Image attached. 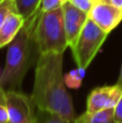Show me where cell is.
<instances>
[{"label": "cell", "instance_id": "11", "mask_svg": "<svg viewBox=\"0 0 122 123\" xmlns=\"http://www.w3.org/2000/svg\"><path fill=\"white\" fill-rule=\"evenodd\" d=\"M34 123H73L62 118L60 115L45 109L37 108Z\"/></svg>", "mask_w": 122, "mask_h": 123}, {"label": "cell", "instance_id": "18", "mask_svg": "<svg viewBox=\"0 0 122 123\" xmlns=\"http://www.w3.org/2000/svg\"><path fill=\"white\" fill-rule=\"evenodd\" d=\"M115 118L119 123H122V96L117 106L115 107Z\"/></svg>", "mask_w": 122, "mask_h": 123}, {"label": "cell", "instance_id": "15", "mask_svg": "<svg viewBox=\"0 0 122 123\" xmlns=\"http://www.w3.org/2000/svg\"><path fill=\"white\" fill-rule=\"evenodd\" d=\"M13 12H17L14 0H2L0 2V26Z\"/></svg>", "mask_w": 122, "mask_h": 123}, {"label": "cell", "instance_id": "6", "mask_svg": "<svg viewBox=\"0 0 122 123\" xmlns=\"http://www.w3.org/2000/svg\"><path fill=\"white\" fill-rule=\"evenodd\" d=\"M121 96L122 86L118 83L115 85L96 87L89 94L85 111L95 112V111L115 108L120 100Z\"/></svg>", "mask_w": 122, "mask_h": 123}, {"label": "cell", "instance_id": "9", "mask_svg": "<svg viewBox=\"0 0 122 123\" xmlns=\"http://www.w3.org/2000/svg\"><path fill=\"white\" fill-rule=\"evenodd\" d=\"M25 24V18L18 12H13L0 26V49L8 45L15 38Z\"/></svg>", "mask_w": 122, "mask_h": 123}, {"label": "cell", "instance_id": "22", "mask_svg": "<svg viewBox=\"0 0 122 123\" xmlns=\"http://www.w3.org/2000/svg\"><path fill=\"white\" fill-rule=\"evenodd\" d=\"M1 1H2V0H0V2H1Z\"/></svg>", "mask_w": 122, "mask_h": 123}, {"label": "cell", "instance_id": "20", "mask_svg": "<svg viewBox=\"0 0 122 123\" xmlns=\"http://www.w3.org/2000/svg\"><path fill=\"white\" fill-rule=\"evenodd\" d=\"M119 85L122 86V65H121V70H120V74H119V78H118V81H117Z\"/></svg>", "mask_w": 122, "mask_h": 123}, {"label": "cell", "instance_id": "4", "mask_svg": "<svg viewBox=\"0 0 122 123\" xmlns=\"http://www.w3.org/2000/svg\"><path fill=\"white\" fill-rule=\"evenodd\" d=\"M108 34L89 17L75 45L70 48L78 68L85 70L106 41Z\"/></svg>", "mask_w": 122, "mask_h": 123}, {"label": "cell", "instance_id": "14", "mask_svg": "<svg viewBox=\"0 0 122 123\" xmlns=\"http://www.w3.org/2000/svg\"><path fill=\"white\" fill-rule=\"evenodd\" d=\"M83 71L84 70L78 68V69L70 71L66 77H64L65 83H66L67 86L73 87V89L79 87L80 84H81V79H82V76H83Z\"/></svg>", "mask_w": 122, "mask_h": 123}, {"label": "cell", "instance_id": "17", "mask_svg": "<svg viewBox=\"0 0 122 123\" xmlns=\"http://www.w3.org/2000/svg\"><path fill=\"white\" fill-rule=\"evenodd\" d=\"M69 2L73 3L76 8H78L79 10L83 11V12H85V13H88V14L90 13V11L92 10L93 6H94L92 0H69Z\"/></svg>", "mask_w": 122, "mask_h": 123}, {"label": "cell", "instance_id": "1", "mask_svg": "<svg viewBox=\"0 0 122 123\" xmlns=\"http://www.w3.org/2000/svg\"><path fill=\"white\" fill-rule=\"evenodd\" d=\"M63 54L41 53L36 62L31 98L37 108L55 112L73 122L77 118L63 74Z\"/></svg>", "mask_w": 122, "mask_h": 123}, {"label": "cell", "instance_id": "2", "mask_svg": "<svg viewBox=\"0 0 122 123\" xmlns=\"http://www.w3.org/2000/svg\"><path fill=\"white\" fill-rule=\"evenodd\" d=\"M36 22L35 16L25 19L22 29L8 44L6 65L0 74V86L6 91H21L26 74L39 57L34 37Z\"/></svg>", "mask_w": 122, "mask_h": 123}, {"label": "cell", "instance_id": "7", "mask_svg": "<svg viewBox=\"0 0 122 123\" xmlns=\"http://www.w3.org/2000/svg\"><path fill=\"white\" fill-rule=\"evenodd\" d=\"M89 17L105 32L109 34L121 23L122 9L107 2L99 1L93 6L89 13Z\"/></svg>", "mask_w": 122, "mask_h": 123}, {"label": "cell", "instance_id": "8", "mask_svg": "<svg viewBox=\"0 0 122 123\" xmlns=\"http://www.w3.org/2000/svg\"><path fill=\"white\" fill-rule=\"evenodd\" d=\"M62 6L64 12V26L67 42L69 48H73L88 21L89 14L76 8L69 1L65 2Z\"/></svg>", "mask_w": 122, "mask_h": 123}, {"label": "cell", "instance_id": "5", "mask_svg": "<svg viewBox=\"0 0 122 123\" xmlns=\"http://www.w3.org/2000/svg\"><path fill=\"white\" fill-rule=\"evenodd\" d=\"M10 123H34L37 106L31 96L21 91H6Z\"/></svg>", "mask_w": 122, "mask_h": 123}, {"label": "cell", "instance_id": "10", "mask_svg": "<svg viewBox=\"0 0 122 123\" xmlns=\"http://www.w3.org/2000/svg\"><path fill=\"white\" fill-rule=\"evenodd\" d=\"M73 123H119L115 118V108L88 112L80 115L75 119Z\"/></svg>", "mask_w": 122, "mask_h": 123}, {"label": "cell", "instance_id": "23", "mask_svg": "<svg viewBox=\"0 0 122 123\" xmlns=\"http://www.w3.org/2000/svg\"><path fill=\"white\" fill-rule=\"evenodd\" d=\"M67 1H69V0H67Z\"/></svg>", "mask_w": 122, "mask_h": 123}, {"label": "cell", "instance_id": "13", "mask_svg": "<svg viewBox=\"0 0 122 123\" xmlns=\"http://www.w3.org/2000/svg\"><path fill=\"white\" fill-rule=\"evenodd\" d=\"M67 2V0H40V3L38 6V9L36 10V12L32 15H36L39 16L40 14H42L43 12H47V11L53 10V9L60 8L63 4Z\"/></svg>", "mask_w": 122, "mask_h": 123}, {"label": "cell", "instance_id": "21", "mask_svg": "<svg viewBox=\"0 0 122 123\" xmlns=\"http://www.w3.org/2000/svg\"><path fill=\"white\" fill-rule=\"evenodd\" d=\"M92 1H93V3H97V2H99V1H102V0H92Z\"/></svg>", "mask_w": 122, "mask_h": 123}, {"label": "cell", "instance_id": "16", "mask_svg": "<svg viewBox=\"0 0 122 123\" xmlns=\"http://www.w3.org/2000/svg\"><path fill=\"white\" fill-rule=\"evenodd\" d=\"M0 123H10L6 90L1 86H0Z\"/></svg>", "mask_w": 122, "mask_h": 123}, {"label": "cell", "instance_id": "19", "mask_svg": "<svg viewBox=\"0 0 122 123\" xmlns=\"http://www.w3.org/2000/svg\"><path fill=\"white\" fill-rule=\"evenodd\" d=\"M102 1L107 2V3H110V4H114V6L122 9V0H102Z\"/></svg>", "mask_w": 122, "mask_h": 123}, {"label": "cell", "instance_id": "3", "mask_svg": "<svg viewBox=\"0 0 122 123\" xmlns=\"http://www.w3.org/2000/svg\"><path fill=\"white\" fill-rule=\"evenodd\" d=\"M36 17L34 37L39 54L49 52L64 53L69 47L65 32L63 6L43 12Z\"/></svg>", "mask_w": 122, "mask_h": 123}, {"label": "cell", "instance_id": "12", "mask_svg": "<svg viewBox=\"0 0 122 123\" xmlns=\"http://www.w3.org/2000/svg\"><path fill=\"white\" fill-rule=\"evenodd\" d=\"M16 11L25 19L29 18L38 9L40 0H14Z\"/></svg>", "mask_w": 122, "mask_h": 123}]
</instances>
